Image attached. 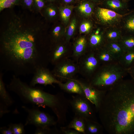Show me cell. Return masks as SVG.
<instances>
[{
  "mask_svg": "<svg viewBox=\"0 0 134 134\" xmlns=\"http://www.w3.org/2000/svg\"><path fill=\"white\" fill-rule=\"evenodd\" d=\"M60 82L48 69L42 67L38 68L34 73L30 85L34 87L37 84L52 85L53 84H58Z\"/></svg>",
  "mask_w": 134,
  "mask_h": 134,
  "instance_id": "9",
  "label": "cell"
},
{
  "mask_svg": "<svg viewBox=\"0 0 134 134\" xmlns=\"http://www.w3.org/2000/svg\"><path fill=\"white\" fill-rule=\"evenodd\" d=\"M73 0H64V1L66 3H68L72 2Z\"/></svg>",
  "mask_w": 134,
  "mask_h": 134,
  "instance_id": "41",
  "label": "cell"
},
{
  "mask_svg": "<svg viewBox=\"0 0 134 134\" xmlns=\"http://www.w3.org/2000/svg\"><path fill=\"white\" fill-rule=\"evenodd\" d=\"M82 63V67L89 81L101 64L97 58L94 51H90L86 53Z\"/></svg>",
  "mask_w": 134,
  "mask_h": 134,
  "instance_id": "11",
  "label": "cell"
},
{
  "mask_svg": "<svg viewBox=\"0 0 134 134\" xmlns=\"http://www.w3.org/2000/svg\"><path fill=\"white\" fill-rule=\"evenodd\" d=\"M24 6L27 8L31 9L33 7L34 0H21Z\"/></svg>",
  "mask_w": 134,
  "mask_h": 134,
  "instance_id": "38",
  "label": "cell"
},
{
  "mask_svg": "<svg viewBox=\"0 0 134 134\" xmlns=\"http://www.w3.org/2000/svg\"><path fill=\"white\" fill-rule=\"evenodd\" d=\"M95 52L101 64L117 61L115 60L104 46Z\"/></svg>",
  "mask_w": 134,
  "mask_h": 134,
  "instance_id": "22",
  "label": "cell"
},
{
  "mask_svg": "<svg viewBox=\"0 0 134 134\" xmlns=\"http://www.w3.org/2000/svg\"><path fill=\"white\" fill-rule=\"evenodd\" d=\"M87 40L85 37L82 36L76 41L74 45L73 54L76 57H79L86 53Z\"/></svg>",
  "mask_w": 134,
  "mask_h": 134,
  "instance_id": "21",
  "label": "cell"
},
{
  "mask_svg": "<svg viewBox=\"0 0 134 134\" xmlns=\"http://www.w3.org/2000/svg\"><path fill=\"white\" fill-rule=\"evenodd\" d=\"M81 86L85 96L98 112L107 91L101 90L91 85L87 82L76 80Z\"/></svg>",
  "mask_w": 134,
  "mask_h": 134,
  "instance_id": "8",
  "label": "cell"
},
{
  "mask_svg": "<svg viewBox=\"0 0 134 134\" xmlns=\"http://www.w3.org/2000/svg\"><path fill=\"white\" fill-rule=\"evenodd\" d=\"M78 9L81 14L85 17H88L91 15L93 13L94 5L91 2L85 1L79 5Z\"/></svg>",
  "mask_w": 134,
  "mask_h": 134,
  "instance_id": "26",
  "label": "cell"
},
{
  "mask_svg": "<svg viewBox=\"0 0 134 134\" xmlns=\"http://www.w3.org/2000/svg\"><path fill=\"white\" fill-rule=\"evenodd\" d=\"M20 0H0V11L17 4Z\"/></svg>",
  "mask_w": 134,
  "mask_h": 134,
  "instance_id": "31",
  "label": "cell"
},
{
  "mask_svg": "<svg viewBox=\"0 0 134 134\" xmlns=\"http://www.w3.org/2000/svg\"><path fill=\"white\" fill-rule=\"evenodd\" d=\"M22 107L28 113L25 126L32 125L36 128H46L55 126L58 123L53 117L36 107L30 108L25 106Z\"/></svg>",
  "mask_w": 134,
  "mask_h": 134,
  "instance_id": "5",
  "label": "cell"
},
{
  "mask_svg": "<svg viewBox=\"0 0 134 134\" xmlns=\"http://www.w3.org/2000/svg\"><path fill=\"white\" fill-rule=\"evenodd\" d=\"M62 28L59 26H57L53 29L52 33V35L53 39L57 40L60 37L61 33Z\"/></svg>",
  "mask_w": 134,
  "mask_h": 134,
  "instance_id": "34",
  "label": "cell"
},
{
  "mask_svg": "<svg viewBox=\"0 0 134 134\" xmlns=\"http://www.w3.org/2000/svg\"><path fill=\"white\" fill-rule=\"evenodd\" d=\"M85 134H102L104 130L101 124L97 121L84 119Z\"/></svg>",
  "mask_w": 134,
  "mask_h": 134,
  "instance_id": "17",
  "label": "cell"
},
{
  "mask_svg": "<svg viewBox=\"0 0 134 134\" xmlns=\"http://www.w3.org/2000/svg\"><path fill=\"white\" fill-rule=\"evenodd\" d=\"M118 62L127 70L134 64V48L125 51Z\"/></svg>",
  "mask_w": 134,
  "mask_h": 134,
  "instance_id": "20",
  "label": "cell"
},
{
  "mask_svg": "<svg viewBox=\"0 0 134 134\" xmlns=\"http://www.w3.org/2000/svg\"><path fill=\"white\" fill-rule=\"evenodd\" d=\"M66 127L74 130L81 133L85 134V119L80 116L74 115L68 125Z\"/></svg>",
  "mask_w": 134,
  "mask_h": 134,
  "instance_id": "23",
  "label": "cell"
},
{
  "mask_svg": "<svg viewBox=\"0 0 134 134\" xmlns=\"http://www.w3.org/2000/svg\"><path fill=\"white\" fill-rule=\"evenodd\" d=\"M66 51V48L64 45H60L56 46L50 52V61L52 63L56 64Z\"/></svg>",
  "mask_w": 134,
  "mask_h": 134,
  "instance_id": "24",
  "label": "cell"
},
{
  "mask_svg": "<svg viewBox=\"0 0 134 134\" xmlns=\"http://www.w3.org/2000/svg\"><path fill=\"white\" fill-rule=\"evenodd\" d=\"M128 74L127 70L118 61H115L101 64L88 81L98 89L107 91Z\"/></svg>",
  "mask_w": 134,
  "mask_h": 134,
  "instance_id": "4",
  "label": "cell"
},
{
  "mask_svg": "<svg viewBox=\"0 0 134 134\" xmlns=\"http://www.w3.org/2000/svg\"><path fill=\"white\" fill-rule=\"evenodd\" d=\"M129 12L121 14L110 9L98 7L96 10V15L99 23L108 28L117 27L120 24L123 18Z\"/></svg>",
  "mask_w": 134,
  "mask_h": 134,
  "instance_id": "7",
  "label": "cell"
},
{
  "mask_svg": "<svg viewBox=\"0 0 134 134\" xmlns=\"http://www.w3.org/2000/svg\"><path fill=\"white\" fill-rule=\"evenodd\" d=\"M39 29L19 17L11 19L0 35V71L18 76L34 74L38 68L46 67L50 53L43 48Z\"/></svg>",
  "mask_w": 134,
  "mask_h": 134,
  "instance_id": "1",
  "label": "cell"
},
{
  "mask_svg": "<svg viewBox=\"0 0 134 134\" xmlns=\"http://www.w3.org/2000/svg\"><path fill=\"white\" fill-rule=\"evenodd\" d=\"M72 8L71 6L63 7L60 9V13L61 18L65 23L68 21L71 13Z\"/></svg>",
  "mask_w": 134,
  "mask_h": 134,
  "instance_id": "27",
  "label": "cell"
},
{
  "mask_svg": "<svg viewBox=\"0 0 134 134\" xmlns=\"http://www.w3.org/2000/svg\"><path fill=\"white\" fill-rule=\"evenodd\" d=\"M128 74L130 76L132 80L134 81V64L127 70Z\"/></svg>",
  "mask_w": 134,
  "mask_h": 134,
  "instance_id": "40",
  "label": "cell"
},
{
  "mask_svg": "<svg viewBox=\"0 0 134 134\" xmlns=\"http://www.w3.org/2000/svg\"><path fill=\"white\" fill-rule=\"evenodd\" d=\"M92 25L90 22L85 21L82 23L80 27V31L82 33H89L91 30Z\"/></svg>",
  "mask_w": 134,
  "mask_h": 134,
  "instance_id": "33",
  "label": "cell"
},
{
  "mask_svg": "<svg viewBox=\"0 0 134 134\" xmlns=\"http://www.w3.org/2000/svg\"><path fill=\"white\" fill-rule=\"evenodd\" d=\"M124 0L125 1H126V2H128V1L131 0Z\"/></svg>",
  "mask_w": 134,
  "mask_h": 134,
  "instance_id": "43",
  "label": "cell"
},
{
  "mask_svg": "<svg viewBox=\"0 0 134 134\" xmlns=\"http://www.w3.org/2000/svg\"><path fill=\"white\" fill-rule=\"evenodd\" d=\"M45 5L44 0H34L33 7L38 11H41Z\"/></svg>",
  "mask_w": 134,
  "mask_h": 134,
  "instance_id": "35",
  "label": "cell"
},
{
  "mask_svg": "<svg viewBox=\"0 0 134 134\" xmlns=\"http://www.w3.org/2000/svg\"><path fill=\"white\" fill-rule=\"evenodd\" d=\"M77 25L76 20L74 18L71 21L68 26L66 40L68 41L74 33Z\"/></svg>",
  "mask_w": 134,
  "mask_h": 134,
  "instance_id": "30",
  "label": "cell"
},
{
  "mask_svg": "<svg viewBox=\"0 0 134 134\" xmlns=\"http://www.w3.org/2000/svg\"><path fill=\"white\" fill-rule=\"evenodd\" d=\"M125 51L134 48V35L123 34L118 42Z\"/></svg>",
  "mask_w": 134,
  "mask_h": 134,
  "instance_id": "25",
  "label": "cell"
},
{
  "mask_svg": "<svg viewBox=\"0 0 134 134\" xmlns=\"http://www.w3.org/2000/svg\"><path fill=\"white\" fill-rule=\"evenodd\" d=\"M121 23L124 34L134 35V10L130 11L123 18Z\"/></svg>",
  "mask_w": 134,
  "mask_h": 134,
  "instance_id": "19",
  "label": "cell"
},
{
  "mask_svg": "<svg viewBox=\"0 0 134 134\" xmlns=\"http://www.w3.org/2000/svg\"><path fill=\"white\" fill-rule=\"evenodd\" d=\"M104 46L117 61L125 52L118 42H106Z\"/></svg>",
  "mask_w": 134,
  "mask_h": 134,
  "instance_id": "16",
  "label": "cell"
},
{
  "mask_svg": "<svg viewBox=\"0 0 134 134\" xmlns=\"http://www.w3.org/2000/svg\"><path fill=\"white\" fill-rule=\"evenodd\" d=\"M0 132L2 134H13L12 131L9 127L3 126L1 127Z\"/></svg>",
  "mask_w": 134,
  "mask_h": 134,
  "instance_id": "39",
  "label": "cell"
},
{
  "mask_svg": "<svg viewBox=\"0 0 134 134\" xmlns=\"http://www.w3.org/2000/svg\"><path fill=\"white\" fill-rule=\"evenodd\" d=\"M58 133L57 130H53L51 129L50 127L46 128H36L34 134H54Z\"/></svg>",
  "mask_w": 134,
  "mask_h": 134,
  "instance_id": "32",
  "label": "cell"
},
{
  "mask_svg": "<svg viewBox=\"0 0 134 134\" xmlns=\"http://www.w3.org/2000/svg\"><path fill=\"white\" fill-rule=\"evenodd\" d=\"M106 42H119L123 34L121 29L117 27L107 28L104 30Z\"/></svg>",
  "mask_w": 134,
  "mask_h": 134,
  "instance_id": "18",
  "label": "cell"
},
{
  "mask_svg": "<svg viewBox=\"0 0 134 134\" xmlns=\"http://www.w3.org/2000/svg\"><path fill=\"white\" fill-rule=\"evenodd\" d=\"M3 73L0 71V103L9 107L12 105L14 101L7 92L3 79Z\"/></svg>",
  "mask_w": 134,
  "mask_h": 134,
  "instance_id": "15",
  "label": "cell"
},
{
  "mask_svg": "<svg viewBox=\"0 0 134 134\" xmlns=\"http://www.w3.org/2000/svg\"><path fill=\"white\" fill-rule=\"evenodd\" d=\"M110 134H134V81L122 80L108 90L97 112Z\"/></svg>",
  "mask_w": 134,
  "mask_h": 134,
  "instance_id": "2",
  "label": "cell"
},
{
  "mask_svg": "<svg viewBox=\"0 0 134 134\" xmlns=\"http://www.w3.org/2000/svg\"><path fill=\"white\" fill-rule=\"evenodd\" d=\"M8 107L0 103V117L1 118L5 114L8 113L10 111Z\"/></svg>",
  "mask_w": 134,
  "mask_h": 134,
  "instance_id": "37",
  "label": "cell"
},
{
  "mask_svg": "<svg viewBox=\"0 0 134 134\" xmlns=\"http://www.w3.org/2000/svg\"><path fill=\"white\" fill-rule=\"evenodd\" d=\"M56 64L52 73L55 77L65 79H71L78 69L77 65L70 61H64Z\"/></svg>",
  "mask_w": 134,
  "mask_h": 134,
  "instance_id": "10",
  "label": "cell"
},
{
  "mask_svg": "<svg viewBox=\"0 0 134 134\" xmlns=\"http://www.w3.org/2000/svg\"><path fill=\"white\" fill-rule=\"evenodd\" d=\"M61 131L65 134H80L81 133L72 129L67 128L65 127H62L60 128Z\"/></svg>",
  "mask_w": 134,
  "mask_h": 134,
  "instance_id": "36",
  "label": "cell"
},
{
  "mask_svg": "<svg viewBox=\"0 0 134 134\" xmlns=\"http://www.w3.org/2000/svg\"><path fill=\"white\" fill-rule=\"evenodd\" d=\"M69 102L75 115L84 119L97 121L92 104L85 97L77 94L72 96Z\"/></svg>",
  "mask_w": 134,
  "mask_h": 134,
  "instance_id": "6",
  "label": "cell"
},
{
  "mask_svg": "<svg viewBox=\"0 0 134 134\" xmlns=\"http://www.w3.org/2000/svg\"><path fill=\"white\" fill-rule=\"evenodd\" d=\"M12 131L13 134H24L25 131L24 126L22 123H10L8 125Z\"/></svg>",
  "mask_w": 134,
  "mask_h": 134,
  "instance_id": "28",
  "label": "cell"
},
{
  "mask_svg": "<svg viewBox=\"0 0 134 134\" xmlns=\"http://www.w3.org/2000/svg\"><path fill=\"white\" fill-rule=\"evenodd\" d=\"M49 1H53L54 0H47Z\"/></svg>",
  "mask_w": 134,
  "mask_h": 134,
  "instance_id": "44",
  "label": "cell"
},
{
  "mask_svg": "<svg viewBox=\"0 0 134 134\" xmlns=\"http://www.w3.org/2000/svg\"><path fill=\"white\" fill-rule=\"evenodd\" d=\"M7 88L16 94L24 103L49 107L56 115L58 123L64 125L66 123L70 105L69 100L63 94H52L39 87L31 86L14 75Z\"/></svg>",
  "mask_w": 134,
  "mask_h": 134,
  "instance_id": "3",
  "label": "cell"
},
{
  "mask_svg": "<svg viewBox=\"0 0 134 134\" xmlns=\"http://www.w3.org/2000/svg\"><path fill=\"white\" fill-rule=\"evenodd\" d=\"M45 15L50 19L55 18L57 14V10L56 8L52 5H49L46 7L44 10Z\"/></svg>",
  "mask_w": 134,
  "mask_h": 134,
  "instance_id": "29",
  "label": "cell"
},
{
  "mask_svg": "<svg viewBox=\"0 0 134 134\" xmlns=\"http://www.w3.org/2000/svg\"><path fill=\"white\" fill-rule=\"evenodd\" d=\"M102 7L107 8L121 14L129 12L128 2L124 0H101Z\"/></svg>",
  "mask_w": 134,
  "mask_h": 134,
  "instance_id": "12",
  "label": "cell"
},
{
  "mask_svg": "<svg viewBox=\"0 0 134 134\" xmlns=\"http://www.w3.org/2000/svg\"><path fill=\"white\" fill-rule=\"evenodd\" d=\"M104 30L98 28L90 35L88 43L90 51H95L103 47L106 42Z\"/></svg>",
  "mask_w": 134,
  "mask_h": 134,
  "instance_id": "13",
  "label": "cell"
},
{
  "mask_svg": "<svg viewBox=\"0 0 134 134\" xmlns=\"http://www.w3.org/2000/svg\"><path fill=\"white\" fill-rule=\"evenodd\" d=\"M94 1H100L101 0H91Z\"/></svg>",
  "mask_w": 134,
  "mask_h": 134,
  "instance_id": "42",
  "label": "cell"
},
{
  "mask_svg": "<svg viewBox=\"0 0 134 134\" xmlns=\"http://www.w3.org/2000/svg\"><path fill=\"white\" fill-rule=\"evenodd\" d=\"M58 84L62 89L67 92L85 97L81 86L76 79H69L66 82H61Z\"/></svg>",
  "mask_w": 134,
  "mask_h": 134,
  "instance_id": "14",
  "label": "cell"
}]
</instances>
